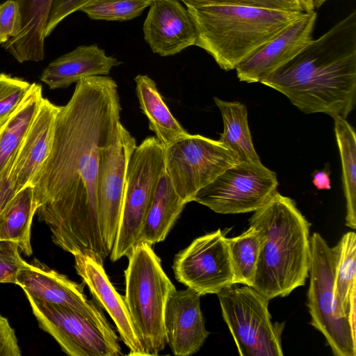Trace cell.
I'll use <instances>...</instances> for the list:
<instances>
[{
  "mask_svg": "<svg viewBox=\"0 0 356 356\" xmlns=\"http://www.w3.org/2000/svg\"><path fill=\"white\" fill-rule=\"evenodd\" d=\"M121 109L111 77L76 82L60 106L51 149L31 184L38 219L48 226L54 243L73 256L88 254L104 262L109 255L99 226L97 175L102 152L121 124Z\"/></svg>",
  "mask_w": 356,
  "mask_h": 356,
  "instance_id": "1",
  "label": "cell"
},
{
  "mask_svg": "<svg viewBox=\"0 0 356 356\" xmlns=\"http://www.w3.org/2000/svg\"><path fill=\"white\" fill-rule=\"evenodd\" d=\"M260 83L306 114L346 119L356 104V11Z\"/></svg>",
  "mask_w": 356,
  "mask_h": 356,
  "instance_id": "2",
  "label": "cell"
},
{
  "mask_svg": "<svg viewBox=\"0 0 356 356\" xmlns=\"http://www.w3.org/2000/svg\"><path fill=\"white\" fill-rule=\"evenodd\" d=\"M249 222L258 230L261 244L252 288L270 300L304 286L309 277L311 224L296 202L276 191Z\"/></svg>",
  "mask_w": 356,
  "mask_h": 356,
  "instance_id": "3",
  "label": "cell"
},
{
  "mask_svg": "<svg viewBox=\"0 0 356 356\" xmlns=\"http://www.w3.org/2000/svg\"><path fill=\"white\" fill-rule=\"evenodd\" d=\"M186 8L196 29L195 45L225 71L235 69L304 13L235 5Z\"/></svg>",
  "mask_w": 356,
  "mask_h": 356,
  "instance_id": "4",
  "label": "cell"
},
{
  "mask_svg": "<svg viewBox=\"0 0 356 356\" xmlns=\"http://www.w3.org/2000/svg\"><path fill=\"white\" fill-rule=\"evenodd\" d=\"M124 300L147 355H157L166 345L164 313L176 290L152 245L139 242L127 256Z\"/></svg>",
  "mask_w": 356,
  "mask_h": 356,
  "instance_id": "5",
  "label": "cell"
},
{
  "mask_svg": "<svg viewBox=\"0 0 356 356\" xmlns=\"http://www.w3.org/2000/svg\"><path fill=\"white\" fill-rule=\"evenodd\" d=\"M165 172L164 147L155 136L146 138L136 147L127 168L111 261L127 257L138 243L157 185Z\"/></svg>",
  "mask_w": 356,
  "mask_h": 356,
  "instance_id": "6",
  "label": "cell"
},
{
  "mask_svg": "<svg viewBox=\"0 0 356 356\" xmlns=\"http://www.w3.org/2000/svg\"><path fill=\"white\" fill-rule=\"evenodd\" d=\"M310 253L307 307L310 324L325 337L336 356H355L348 317L338 308L334 295V274L337 247H330L319 233L309 239Z\"/></svg>",
  "mask_w": 356,
  "mask_h": 356,
  "instance_id": "7",
  "label": "cell"
},
{
  "mask_svg": "<svg viewBox=\"0 0 356 356\" xmlns=\"http://www.w3.org/2000/svg\"><path fill=\"white\" fill-rule=\"evenodd\" d=\"M222 315L241 356H282L284 323H273L269 300L254 288L236 284L218 294Z\"/></svg>",
  "mask_w": 356,
  "mask_h": 356,
  "instance_id": "8",
  "label": "cell"
},
{
  "mask_svg": "<svg viewBox=\"0 0 356 356\" xmlns=\"http://www.w3.org/2000/svg\"><path fill=\"white\" fill-rule=\"evenodd\" d=\"M165 149V172L176 193L186 203L239 161L222 143L190 134Z\"/></svg>",
  "mask_w": 356,
  "mask_h": 356,
  "instance_id": "9",
  "label": "cell"
},
{
  "mask_svg": "<svg viewBox=\"0 0 356 356\" xmlns=\"http://www.w3.org/2000/svg\"><path fill=\"white\" fill-rule=\"evenodd\" d=\"M276 174L261 161H238L201 188L193 201L221 214L255 211L277 191Z\"/></svg>",
  "mask_w": 356,
  "mask_h": 356,
  "instance_id": "10",
  "label": "cell"
},
{
  "mask_svg": "<svg viewBox=\"0 0 356 356\" xmlns=\"http://www.w3.org/2000/svg\"><path fill=\"white\" fill-rule=\"evenodd\" d=\"M41 329L70 356H119L122 348L114 330L102 328L69 307L35 299L26 294Z\"/></svg>",
  "mask_w": 356,
  "mask_h": 356,
  "instance_id": "11",
  "label": "cell"
},
{
  "mask_svg": "<svg viewBox=\"0 0 356 356\" xmlns=\"http://www.w3.org/2000/svg\"><path fill=\"white\" fill-rule=\"evenodd\" d=\"M176 280L200 296L218 294L234 284L227 238L218 230L195 238L176 254Z\"/></svg>",
  "mask_w": 356,
  "mask_h": 356,
  "instance_id": "12",
  "label": "cell"
},
{
  "mask_svg": "<svg viewBox=\"0 0 356 356\" xmlns=\"http://www.w3.org/2000/svg\"><path fill=\"white\" fill-rule=\"evenodd\" d=\"M136 146L135 138L121 123L112 143L101 154L97 184V216L102 241L109 255L118 229L127 170Z\"/></svg>",
  "mask_w": 356,
  "mask_h": 356,
  "instance_id": "13",
  "label": "cell"
},
{
  "mask_svg": "<svg viewBox=\"0 0 356 356\" xmlns=\"http://www.w3.org/2000/svg\"><path fill=\"white\" fill-rule=\"evenodd\" d=\"M15 284L25 294L49 303L74 309L92 320L102 328L113 330L102 308L83 292V285L48 267L35 259L19 272Z\"/></svg>",
  "mask_w": 356,
  "mask_h": 356,
  "instance_id": "14",
  "label": "cell"
},
{
  "mask_svg": "<svg viewBox=\"0 0 356 356\" xmlns=\"http://www.w3.org/2000/svg\"><path fill=\"white\" fill-rule=\"evenodd\" d=\"M316 17L315 11L304 13L243 60L235 68L238 80L249 83L261 82L291 60L313 40Z\"/></svg>",
  "mask_w": 356,
  "mask_h": 356,
  "instance_id": "15",
  "label": "cell"
},
{
  "mask_svg": "<svg viewBox=\"0 0 356 356\" xmlns=\"http://www.w3.org/2000/svg\"><path fill=\"white\" fill-rule=\"evenodd\" d=\"M143 31L152 51L161 56H174L195 45L197 40L193 21L179 0H154Z\"/></svg>",
  "mask_w": 356,
  "mask_h": 356,
  "instance_id": "16",
  "label": "cell"
},
{
  "mask_svg": "<svg viewBox=\"0 0 356 356\" xmlns=\"http://www.w3.org/2000/svg\"><path fill=\"white\" fill-rule=\"evenodd\" d=\"M74 257L77 274L87 285L93 300L109 314L129 348V355H147L132 323L124 297L119 294L110 282L102 261L95 257L79 254Z\"/></svg>",
  "mask_w": 356,
  "mask_h": 356,
  "instance_id": "17",
  "label": "cell"
},
{
  "mask_svg": "<svg viewBox=\"0 0 356 356\" xmlns=\"http://www.w3.org/2000/svg\"><path fill=\"white\" fill-rule=\"evenodd\" d=\"M200 296L187 288L175 290L168 299L164 313L166 343L176 356L197 353L209 335L200 308Z\"/></svg>",
  "mask_w": 356,
  "mask_h": 356,
  "instance_id": "18",
  "label": "cell"
},
{
  "mask_svg": "<svg viewBox=\"0 0 356 356\" xmlns=\"http://www.w3.org/2000/svg\"><path fill=\"white\" fill-rule=\"evenodd\" d=\"M60 106L42 98L10 172L15 193L31 185L51 149L56 121Z\"/></svg>",
  "mask_w": 356,
  "mask_h": 356,
  "instance_id": "19",
  "label": "cell"
},
{
  "mask_svg": "<svg viewBox=\"0 0 356 356\" xmlns=\"http://www.w3.org/2000/svg\"><path fill=\"white\" fill-rule=\"evenodd\" d=\"M120 64L96 44L79 45L49 63L40 81L51 90L65 88L83 78L107 76L113 67Z\"/></svg>",
  "mask_w": 356,
  "mask_h": 356,
  "instance_id": "20",
  "label": "cell"
},
{
  "mask_svg": "<svg viewBox=\"0 0 356 356\" xmlns=\"http://www.w3.org/2000/svg\"><path fill=\"white\" fill-rule=\"evenodd\" d=\"M20 31L3 47L19 63L44 58V31L52 0H17Z\"/></svg>",
  "mask_w": 356,
  "mask_h": 356,
  "instance_id": "21",
  "label": "cell"
},
{
  "mask_svg": "<svg viewBox=\"0 0 356 356\" xmlns=\"http://www.w3.org/2000/svg\"><path fill=\"white\" fill-rule=\"evenodd\" d=\"M136 91L141 111L149 122V129L165 148L188 133L173 117L159 93L155 81L147 75H137Z\"/></svg>",
  "mask_w": 356,
  "mask_h": 356,
  "instance_id": "22",
  "label": "cell"
},
{
  "mask_svg": "<svg viewBox=\"0 0 356 356\" xmlns=\"http://www.w3.org/2000/svg\"><path fill=\"white\" fill-rule=\"evenodd\" d=\"M186 204L165 172L157 185L138 243L145 242L152 246L164 241Z\"/></svg>",
  "mask_w": 356,
  "mask_h": 356,
  "instance_id": "23",
  "label": "cell"
},
{
  "mask_svg": "<svg viewBox=\"0 0 356 356\" xmlns=\"http://www.w3.org/2000/svg\"><path fill=\"white\" fill-rule=\"evenodd\" d=\"M37 209L32 185L15 193L0 213V241L15 242L19 250L31 256V229Z\"/></svg>",
  "mask_w": 356,
  "mask_h": 356,
  "instance_id": "24",
  "label": "cell"
},
{
  "mask_svg": "<svg viewBox=\"0 0 356 356\" xmlns=\"http://www.w3.org/2000/svg\"><path fill=\"white\" fill-rule=\"evenodd\" d=\"M42 87L31 83L27 95L0 129V175L14 159L42 100Z\"/></svg>",
  "mask_w": 356,
  "mask_h": 356,
  "instance_id": "25",
  "label": "cell"
},
{
  "mask_svg": "<svg viewBox=\"0 0 356 356\" xmlns=\"http://www.w3.org/2000/svg\"><path fill=\"white\" fill-rule=\"evenodd\" d=\"M213 100L220 111L224 131L219 141L226 145L239 161H261L252 143L246 106L241 102Z\"/></svg>",
  "mask_w": 356,
  "mask_h": 356,
  "instance_id": "26",
  "label": "cell"
},
{
  "mask_svg": "<svg viewBox=\"0 0 356 356\" xmlns=\"http://www.w3.org/2000/svg\"><path fill=\"white\" fill-rule=\"evenodd\" d=\"M342 168L346 201V225L356 228V135L354 128L341 117L332 118Z\"/></svg>",
  "mask_w": 356,
  "mask_h": 356,
  "instance_id": "27",
  "label": "cell"
},
{
  "mask_svg": "<svg viewBox=\"0 0 356 356\" xmlns=\"http://www.w3.org/2000/svg\"><path fill=\"white\" fill-rule=\"evenodd\" d=\"M334 295L340 313L348 317L352 292L356 288V234H343L337 245Z\"/></svg>",
  "mask_w": 356,
  "mask_h": 356,
  "instance_id": "28",
  "label": "cell"
},
{
  "mask_svg": "<svg viewBox=\"0 0 356 356\" xmlns=\"http://www.w3.org/2000/svg\"><path fill=\"white\" fill-rule=\"evenodd\" d=\"M234 284L252 287L261 249L259 232L252 226L239 236L227 238Z\"/></svg>",
  "mask_w": 356,
  "mask_h": 356,
  "instance_id": "29",
  "label": "cell"
},
{
  "mask_svg": "<svg viewBox=\"0 0 356 356\" xmlns=\"http://www.w3.org/2000/svg\"><path fill=\"white\" fill-rule=\"evenodd\" d=\"M154 0H91L79 11L95 20L124 22L140 16Z\"/></svg>",
  "mask_w": 356,
  "mask_h": 356,
  "instance_id": "30",
  "label": "cell"
},
{
  "mask_svg": "<svg viewBox=\"0 0 356 356\" xmlns=\"http://www.w3.org/2000/svg\"><path fill=\"white\" fill-rule=\"evenodd\" d=\"M31 86L23 79L0 73V129L19 107Z\"/></svg>",
  "mask_w": 356,
  "mask_h": 356,
  "instance_id": "31",
  "label": "cell"
},
{
  "mask_svg": "<svg viewBox=\"0 0 356 356\" xmlns=\"http://www.w3.org/2000/svg\"><path fill=\"white\" fill-rule=\"evenodd\" d=\"M182 2L186 6L235 5L270 10L303 12L299 0H183Z\"/></svg>",
  "mask_w": 356,
  "mask_h": 356,
  "instance_id": "32",
  "label": "cell"
},
{
  "mask_svg": "<svg viewBox=\"0 0 356 356\" xmlns=\"http://www.w3.org/2000/svg\"><path fill=\"white\" fill-rule=\"evenodd\" d=\"M26 264L17 243L0 241V283L15 284L19 272Z\"/></svg>",
  "mask_w": 356,
  "mask_h": 356,
  "instance_id": "33",
  "label": "cell"
},
{
  "mask_svg": "<svg viewBox=\"0 0 356 356\" xmlns=\"http://www.w3.org/2000/svg\"><path fill=\"white\" fill-rule=\"evenodd\" d=\"M20 31V16L17 0L0 4V44L16 36Z\"/></svg>",
  "mask_w": 356,
  "mask_h": 356,
  "instance_id": "34",
  "label": "cell"
},
{
  "mask_svg": "<svg viewBox=\"0 0 356 356\" xmlns=\"http://www.w3.org/2000/svg\"><path fill=\"white\" fill-rule=\"evenodd\" d=\"M91 0H52L46 27L45 38L49 35L58 24L72 13L79 10Z\"/></svg>",
  "mask_w": 356,
  "mask_h": 356,
  "instance_id": "35",
  "label": "cell"
},
{
  "mask_svg": "<svg viewBox=\"0 0 356 356\" xmlns=\"http://www.w3.org/2000/svg\"><path fill=\"white\" fill-rule=\"evenodd\" d=\"M17 336L8 319L0 315V356H21Z\"/></svg>",
  "mask_w": 356,
  "mask_h": 356,
  "instance_id": "36",
  "label": "cell"
},
{
  "mask_svg": "<svg viewBox=\"0 0 356 356\" xmlns=\"http://www.w3.org/2000/svg\"><path fill=\"white\" fill-rule=\"evenodd\" d=\"M14 159L15 157L5 170L0 175V213L15 193L14 186L10 177V172Z\"/></svg>",
  "mask_w": 356,
  "mask_h": 356,
  "instance_id": "37",
  "label": "cell"
},
{
  "mask_svg": "<svg viewBox=\"0 0 356 356\" xmlns=\"http://www.w3.org/2000/svg\"><path fill=\"white\" fill-rule=\"evenodd\" d=\"M356 288L352 292L350 307L348 312V321L353 339L356 341Z\"/></svg>",
  "mask_w": 356,
  "mask_h": 356,
  "instance_id": "38",
  "label": "cell"
},
{
  "mask_svg": "<svg viewBox=\"0 0 356 356\" xmlns=\"http://www.w3.org/2000/svg\"><path fill=\"white\" fill-rule=\"evenodd\" d=\"M312 182L318 190L331 188L330 179L325 171L316 172L314 175Z\"/></svg>",
  "mask_w": 356,
  "mask_h": 356,
  "instance_id": "39",
  "label": "cell"
},
{
  "mask_svg": "<svg viewBox=\"0 0 356 356\" xmlns=\"http://www.w3.org/2000/svg\"><path fill=\"white\" fill-rule=\"evenodd\" d=\"M302 11L308 13L320 8L326 0H299Z\"/></svg>",
  "mask_w": 356,
  "mask_h": 356,
  "instance_id": "40",
  "label": "cell"
},
{
  "mask_svg": "<svg viewBox=\"0 0 356 356\" xmlns=\"http://www.w3.org/2000/svg\"><path fill=\"white\" fill-rule=\"evenodd\" d=\"M180 1H182L183 0H179Z\"/></svg>",
  "mask_w": 356,
  "mask_h": 356,
  "instance_id": "41",
  "label": "cell"
}]
</instances>
